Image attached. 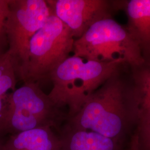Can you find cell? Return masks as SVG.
Masks as SVG:
<instances>
[{"label": "cell", "mask_w": 150, "mask_h": 150, "mask_svg": "<svg viewBox=\"0 0 150 150\" xmlns=\"http://www.w3.org/2000/svg\"><path fill=\"white\" fill-rule=\"evenodd\" d=\"M116 71L88 98L80 110L66 122L118 141L129 127L137 123L131 79Z\"/></svg>", "instance_id": "cell-1"}, {"label": "cell", "mask_w": 150, "mask_h": 150, "mask_svg": "<svg viewBox=\"0 0 150 150\" xmlns=\"http://www.w3.org/2000/svg\"><path fill=\"white\" fill-rule=\"evenodd\" d=\"M123 65L69 56L51 74L53 87L48 96L59 107L67 109L68 119L80 110L91 94ZM67 119V120H68Z\"/></svg>", "instance_id": "cell-2"}, {"label": "cell", "mask_w": 150, "mask_h": 150, "mask_svg": "<svg viewBox=\"0 0 150 150\" xmlns=\"http://www.w3.org/2000/svg\"><path fill=\"white\" fill-rule=\"evenodd\" d=\"M74 55L100 62H122L130 67L145 62L139 45L126 26L112 18L97 22L76 39Z\"/></svg>", "instance_id": "cell-3"}, {"label": "cell", "mask_w": 150, "mask_h": 150, "mask_svg": "<svg viewBox=\"0 0 150 150\" xmlns=\"http://www.w3.org/2000/svg\"><path fill=\"white\" fill-rule=\"evenodd\" d=\"M67 119V112L56 105L39 84L23 83L8 95L2 135L41 127H50L59 133Z\"/></svg>", "instance_id": "cell-4"}, {"label": "cell", "mask_w": 150, "mask_h": 150, "mask_svg": "<svg viewBox=\"0 0 150 150\" xmlns=\"http://www.w3.org/2000/svg\"><path fill=\"white\" fill-rule=\"evenodd\" d=\"M75 39L69 28L51 13L31 38L26 68L21 80L40 85L73 52Z\"/></svg>", "instance_id": "cell-5"}, {"label": "cell", "mask_w": 150, "mask_h": 150, "mask_svg": "<svg viewBox=\"0 0 150 150\" xmlns=\"http://www.w3.org/2000/svg\"><path fill=\"white\" fill-rule=\"evenodd\" d=\"M51 15L46 0H10L6 24L7 50L21 80L27 64L30 42Z\"/></svg>", "instance_id": "cell-6"}, {"label": "cell", "mask_w": 150, "mask_h": 150, "mask_svg": "<svg viewBox=\"0 0 150 150\" xmlns=\"http://www.w3.org/2000/svg\"><path fill=\"white\" fill-rule=\"evenodd\" d=\"M51 13L69 28L74 38L81 37L97 22L112 18L123 10L124 1L46 0Z\"/></svg>", "instance_id": "cell-7"}, {"label": "cell", "mask_w": 150, "mask_h": 150, "mask_svg": "<svg viewBox=\"0 0 150 150\" xmlns=\"http://www.w3.org/2000/svg\"><path fill=\"white\" fill-rule=\"evenodd\" d=\"M126 25L139 45L145 61L150 60V0H124Z\"/></svg>", "instance_id": "cell-8"}, {"label": "cell", "mask_w": 150, "mask_h": 150, "mask_svg": "<svg viewBox=\"0 0 150 150\" xmlns=\"http://www.w3.org/2000/svg\"><path fill=\"white\" fill-rule=\"evenodd\" d=\"M59 134L61 150H118L117 141L91 131L74 128L66 122Z\"/></svg>", "instance_id": "cell-9"}, {"label": "cell", "mask_w": 150, "mask_h": 150, "mask_svg": "<svg viewBox=\"0 0 150 150\" xmlns=\"http://www.w3.org/2000/svg\"><path fill=\"white\" fill-rule=\"evenodd\" d=\"M5 150H61L59 134L50 127H41L10 134Z\"/></svg>", "instance_id": "cell-10"}, {"label": "cell", "mask_w": 150, "mask_h": 150, "mask_svg": "<svg viewBox=\"0 0 150 150\" xmlns=\"http://www.w3.org/2000/svg\"><path fill=\"white\" fill-rule=\"evenodd\" d=\"M130 76L137 125L150 123V60L130 67Z\"/></svg>", "instance_id": "cell-11"}, {"label": "cell", "mask_w": 150, "mask_h": 150, "mask_svg": "<svg viewBox=\"0 0 150 150\" xmlns=\"http://www.w3.org/2000/svg\"><path fill=\"white\" fill-rule=\"evenodd\" d=\"M10 0H0V54L6 53L8 48L6 24L9 13Z\"/></svg>", "instance_id": "cell-12"}, {"label": "cell", "mask_w": 150, "mask_h": 150, "mask_svg": "<svg viewBox=\"0 0 150 150\" xmlns=\"http://www.w3.org/2000/svg\"><path fill=\"white\" fill-rule=\"evenodd\" d=\"M139 149L150 150V123L138 125Z\"/></svg>", "instance_id": "cell-13"}, {"label": "cell", "mask_w": 150, "mask_h": 150, "mask_svg": "<svg viewBox=\"0 0 150 150\" xmlns=\"http://www.w3.org/2000/svg\"><path fill=\"white\" fill-rule=\"evenodd\" d=\"M130 150H139V136L137 133H135L132 137L131 142Z\"/></svg>", "instance_id": "cell-14"}, {"label": "cell", "mask_w": 150, "mask_h": 150, "mask_svg": "<svg viewBox=\"0 0 150 150\" xmlns=\"http://www.w3.org/2000/svg\"><path fill=\"white\" fill-rule=\"evenodd\" d=\"M0 150H5V147H4V142H3L1 140V138H0Z\"/></svg>", "instance_id": "cell-15"}]
</instances>
